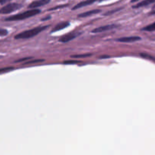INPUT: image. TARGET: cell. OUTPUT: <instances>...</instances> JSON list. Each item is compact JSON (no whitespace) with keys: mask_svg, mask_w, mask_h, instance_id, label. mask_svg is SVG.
Instances as JSON below:
<instances>
[{"mask_svg":"<svg viewBox=\"0 0 155 155\" xmlns=\"http://www.w3.org/2000/svg\"><path fill=\"white\" fill-rule=\"evenodd\" d=\"M48 26H40V27H34L30 30H24V31L21 32V33H18L15 36V39L16 40H22V39H29V38H32L33 36H36L41 33L42 31L45 30V29L48 28Z\"/></svg>","mask_w":155,"mask_h":155,"instance_id":"1","label":"cell"},{"mask_svg":"<svg viewBox=\"0 0 155 155\" xmlns=\"http://www.w3.org/2000/svg\"><path fill=\"white\" fill-rule=\"evenodd\" d=\"M40 13V10L38 9H30L28 11L22 12V13L18 14V15H12V16L8 17V18H5V21H21V20H25L27 18H30L31 17L35 16V15H38Z\"/></svg>","mask_w":155,"mask_h":155,"instance_id":"2","label":"cell"},{"mask_svg":"<svg viewBox=\"0 0 155 155\" xmlns=\"http://www.w3.org/2000/svg\"><path fill=\"white\" fill-rule=\"evenodd\" d=\"M21 8V5L18 3H9L6 5L3 6L2 9H0V14L2 15H8L12 12H15Z\"/></svg>","mask_w":155,"mask_h":155,"instance_id":"3","label":"cell"},{"mask_svg":"<svg viewBox=\"0 0 155 155\" xmlns=\"http://www.w3.org/2000/svg\"><path fill=\"white\" fill-rule=\"evenodd\" d=\"M79 36L78 33H76V32H73V33H68L66 34L63 35L62 36H61L59 41L61 43H68L69 41L75 39L77 36Z\"/></svg>","mask_w":155,"mask_h":155,"instance_id":"4","label":"cell"},{"mask_svg":"<svg viewBox=\"0 0 155 155\" xmlns=\"http://www.w3.org/2000/svg\"><path fill=\"white\" fill-rule=\"evenodd\" d=\"M51 0H36V1H33V2L30 3L28 5V8L30 9H37V8L41 7V6H44L45 5L48 4Z\"/></svg>","mask_w":155,"mask_h":155,"instance_id":"5","label":"cell"},{"mask_svg":"<svg viewBox=\"0 0 155 155\" xmlns=\"http://www.w3.org/2000/svg\"><path fill=\"white\" fill-rule=\"evenodd\" d=\"M117 27V25L116 24H107V25L101 26V27H97V28H95L93 30H92V33H102V32L107 31V30H110L112 29H114Z\"/></svg>","mask_w":155,"mask_h":155,"instance_id":"6","label":"cell"},{"mask_svg":"<svg viewBox=\"0 0 155 155\" xmlns=\"http://www.w3.org/2000/svg\"><path fill=\"white\" fill-rule=\"evenodd\" d=\"M141 40V37L139 36H124V37H120L117 39L116 40L118 42L121 43H134L136 41H139Z\"/></svg>","mask_w":155,"mask_h":155,"instance_id":"7","label":"cell"},{"mask_svg":"<svg viewBox=\"0 0 155 155\" xmlns=\"http://www.w3.org/2000/svg\"><path fill=\"white\" fill-rule=\"evenodd\" d=\"M96 1L97 0H85V1L80 2V3H78V4L74 6L72 9L73 10H77V9H81V8L86 7V6H88V5H90L95 3Z\"/></svg>","mask_w":155,"mask_h":155,"instance_id":"8","label":"cell"},{"mask_svg":"<svg viewBox=\"0 0 155 155\" xmlns=\"http://www.w3.org/2000/svg\"><path fill=\"white\" fill-rule=\"evenodd\" d=\"M100 12H101V10H100V9H93V10H90L86 12H83V13L78 15V16L77 17H79V18H87V17H90L92 16V15H96V14L100 13Z\"/></svg>","mask_w":155,"mask_h":155,"instance_id":"9","label":"cell"},{"mask_svg":"<svg viewBox=\"0 0 155 155\" xmlns=\"http://www.w3.org/2000/svg\"><path fill=\"white\" fill-rule=\"evenodd\" d=\"M155 2V0H143L142 2H139L138 4L135 5L133 6V9H138V8H142L145 7V6H148L149 5L153 4Z\"/></svg>","mask_w":155,"mask_h":155,"instance_id":"10","label":"cell"},{"mask_svg":"<svg viewBox=\"0 0 155 155\" xmlns=\"http://www.w3.org/2000/svg\"><path fill=\"white\" fill-rule=\"evenodd\" d=\"M69 24H70L68 21H64V22L58 23V24L55 27H53L51 32H55V31H58V30H62V29L68 27V26H69Z\"/></svg>","mask_w":155,"mask_h":155,"instance_id":"11","label":"cell"},{"mask_svg":"<svg viewBox=\"0 0 155 155\" xmlns=\"http://www.w3.org/2000/svg\"><path fill=\"white\" fill-rule=\"evenodd\" d=\"M142 30H145V31H154L155 30V22L153 24H149V25L146 26V27H143L142 29Z\"/></svg>","mask_w":155,"mask_h":155,"instance_id":"12","label":"cell"},{"mask_svg":"<svg viewBox=\"0 0 155 155\" xmlns=\"http://www.w3.org/2000/svg\"><path fill=\"white\" fill-rule=\"evenodd\" d=\"M141 56H142V57H143V58H145V59H148V60L153 61V62H155V57H154V56H151V55L146 54V53H141Z\"/></svg>","mask_w":155,"mask_h":155,"instance_id":"13","label":"cell"},{"mask_svg":"<svg viewBox=\"0 0 155 155\" xmlns=\"http://www.w3.org/2000/svg\"><path fill=\"white\" fill-rule=\"evenodd\" d=\"M13 67H5V68H0V74H2V73L8 72V71L13 70Z\"/></svg>","mask_w":155,"mask_h":155,"instance_id":"14","label":"cell"},{"mask_svg":"<svg viewBox=\"0 0 155 155\" xmlns=\"http://www.w3.org/2000/svg\"><path fill=\"white\" fill-rule=\"evenodd\" d=\"M92 56V54H84V55H74V56H71V58H74V59H78V58H85L89 57V56Z\"/></svg>","mask_w":155,"mask_h":155,"instance_id":"15","label":"cell"},{"mask_svg":"<svg viewBox=\"0 0 155 155\" xmlns=\"http://www.w3.org/2000/svg\"><path fill=\"white\" fill-rule=\"evenodd\" d=\"M44 59H36V60L33 61H29V62H26V64H33V63H40V62H44Z\"/></svg>","mask_w":155,"mask_h":155,"instance_id":"16","label":"cell"},{"mask_svg":"<svg viewBox=\"0 0 155 155\" xmlns=\"http://www.w3.org/2000/svg\"><path fill=\"white\" fill-rule=\"evenodd\" d=\"M8 34V30L5 29H0V36H6Z\"/></svg>","mask_w":155,"mask_h":155,"instance_id":"17","label":"cell"},{"mask_svg":"<svg viewBox=\"0 0 155 155\" xmlns=\"http://www.w3.org/2000/svg\"><path fill=\"white\" fill-rule=\"evenodd\" d=\"M77 62H79V61L77 60H70V61H66V62H64L65 64H74V63H77Z\"/></svg>","mask_w":155,"mask_h":155,"instance_id":"18","label":"cell"},{"mask_svg":"<svg viewBox=\"0 0 155 155\" xmlns=\"http://www.w3.org/2000/svg\"><path fill=\"white\" fill-rule=\"evenodd\" d=\"M68 5H59V6H57V7L55 8H53V9H51L50 10H55V9H62V8L64 7H66V6H68Z\"/></svg>","mask_w":155,"mask_h":155,"instance_id":"19","label":"cell"},{"mask_svg":"<svg viewBox=\"0 0 155 155\" xmlns=\"http://www.w3.org/2000/svg\"><path fill=\"white\" fill-rule=\"evenodd\" d=\"M12 0H0V4H4V3L8 2H10Z\"/></svg>","mask_w":155,"mask_h":155,"instance_id":"20","label":"cell"},{"mask_svg":"<svg viewBox=\"0 0 155 155\" xmlns=\"http://www.w3.org/2000/svg\"><path fill=\"white\" fill-rule=\"evenodd\" d=\"M30 58H25V59H20V60H18L16 61V62H22V61H24V60H27V59H30Z\"/></svg>","mask_w":155,"mask_h":155,"instance_id":"21","label":"cell"},{"mask_svg":"<svg viewBox=\"0 0 155 155\" xmlns=\"http://www.w3.org/2000/svg\"><path fill=\"white\" fill-rule=\"evenodd\" d=\"M139 0H131V2H139Z\"/></svg>","mask_w":155,"mask_h":155,"instance_id":"22","label":"cell"},{"mask_svg":"<svg viewBox=\"0 0 155 155\" xmlns=\"http://www.w3.org/2000/svg\"><path fill=\"white\" fill-rule=\"evenodd\" d=\"M154 14H155V11H154V12H151V15H154Z\"/></svg>","mask_w":155,"mask_h":155,"instance_id":"23","label":"cell"},{"mask_svg":"<svg viewBox=\"0 0 155 155\" xmlns=\"http://www.w3.org/2000/svg\"><path fill=\"white\" fill-rule=\"evenodd\" d=\"M100 2H102V1H105V0H99Z\"/></svg>","mask_w":155,"mask_h":155,"instance_id":"24","label":"cell"}]
</instances>
